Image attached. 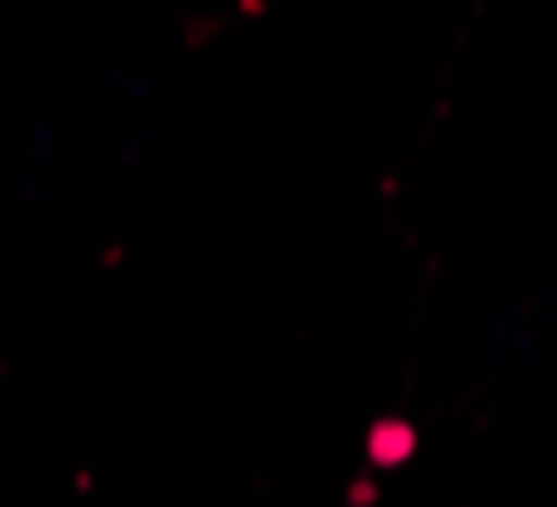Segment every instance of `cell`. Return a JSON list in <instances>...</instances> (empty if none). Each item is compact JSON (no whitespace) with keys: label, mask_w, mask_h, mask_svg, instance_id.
I'll return each instance as SVG.
<instances>
[{"label":"cell","mask_w":557,"mask_h":507,"mask_svg":"<svg viewBox=\"0 0 557 507\" xmlns=\"http://www.w3.org/2000/svg\"><path fill=\"white\" fill-rule=\"evenodd\" d=\"M372 482H351V503H357V507H367V503H372Z\"/></svg>","instance_id":"obj_2"},{"label":"cell","mask_w":557,"mask_h":507,"mask_svg":"<svg viewBox=\"0 0 557 507\" xmlns=\"http://www.w3.org/2000/svg\"><path fill=\"white\" fill-rule=\"evenodd\" d=\"M412 453H417V432L407 417H376L372 428H367V457H372V468H403Z\"/></svg>","instance_id":"obj_1"}]
</instances>
